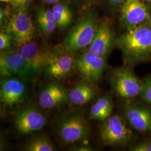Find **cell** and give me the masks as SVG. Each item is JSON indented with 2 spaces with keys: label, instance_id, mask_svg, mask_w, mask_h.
Here are the masks:
<instances>
[{
  "label": "cell",
  "instance_id": "cell-14",
  "mask_svg": "<svg viewBox=\"0 0 151 151\" xmlns=\"http://www.w3.org/2000/svg\"><path fill=\"white\" fill-rule=\"evenodd\" d=\"M39 105L45 109H50L65 105L70 101L68 92L58 83H50L44 87L40 92Z\"/></svg>",
  "mask_w": 151,
  "mask_h": 151
},
{
  "label": "cell",
  "instance_id": "cell-23",
  "mask_svg": "<svg viewBox=\"0 0 151 151\" xmlns=\"http://www.w3.org/2000/svg\"><path fill=\"white\" fill-rule=\"evenodd\" d=\"M130 149L132 151H151V138L142 140Z\"/></svg>",
  "mask_w": 151,
  "mask_h": 151
},
{
  "label": "cell",
  "instance_id": "cell-28",
  "mask_svg": "<svg viewBox=\"0 0 151 151\" xmlns=\"http://www.w3.org/2000/svg\"><path fill=\"white\" fill-rule=\"evenodd\" d=\"M110 1L115 4H119L124 2V0H110Z\"/></svg>",
  "mask_w": 151,
  "mask_h": 151
},
{
  "label": "cell",
  "instance_id": "cell-11",
  "mask_svg": "<svg viewBox=\"0 0 151 151\" xmlns=\"http://www.w3.org/2000/svg\"><path fill=\"white\" fill-rule=\"evenodd\" d=\"M14 123L18 132L27 134L43 129L47 123V119L36 107L27 105L17 112Z\"/></svg>",
  "mask_w": 151,
  "mask_h": 151
},
{
  "label": "cell",
  "instance_id": "cell-27",
  "mask_svg": "<svg viewBox=\"0 0 151 151\" xmlns=\"http://www.w3.org/2000/svg\"><path fill=\"white\" fill-rule=\"evenodd\" d=\"M59 0H47L46 2L50 4H56L58 2Z\"/></svg>",
  "mask_w": 151,
  "mask_h": 151
},
{
  "label": "cell",
  "instance_id": "cell-6",
  "mask_svg": "<svg viewBox=\"0 0 151 151\" xmlns=\"http://www.w3.org/2000/svg\"><path fill=\"white\" fill-rule=\"evenodd\" d=\"M123 118L132 129L140 133H151V107L143 101L127 100L123 108Z\"/></svg>",
  "mask_w": 151,
  "mask_h": 151
},
{
  "label": "cell",
  "instance_id": "cell-1",
  "mask_svg": "<svg viewBox=\"0 0 151 151\" xmlns=\"http://www.w3.org/2000/svg\"><path fill=\"white\" fill-rule=\"evenodd\" d=\"M118 44L128 65L146 61L151 55V26L145 24L127 29Z\"/></svg>",
  "mask_w": 151,
  "mask_h": 151
},
{
  "label": "cell",
  "instance_id": "cell-25",
  "mask_svg": "<svg viewBox=\"0 0 151 151\" xmlns=\"http://www.w3.org/2000/svg\"><path fill=\"white\" fill-rule=\"evenodd\" d=\"M38 19H42L49 21H54L53 11L49 10H42L38 12Z\"/></svg>",
  "mask_w": 151,
  "mask_h": 151
},
{
  "label": "cell",
  "instance_id": "cell-24",
  "mask_svg": "<svg viewBox=\"0 0 151 151\" xmlns=\"http://www.w3.org/2000/svg\"><path fill=\"white\" fill-rule=\"evenodd\" d=\"M53 11L62 16L72 17V14L67 6L62 4H56L52 9Z\"/></svg>",
  "mask_w": 151,
  "mask_h": 151
},
{
  "label": "cell",
  "instance_id": "cell-2",
  "mask_svg": "<svg viewBox=\"0 0 151 151\" xmlns=\"http://www.w3.org/2000/svg\"><path fill=\"white\" fill-rule=\"evenodd\" d=\"M108 78L113 91L120 98L129 100L139 96L142 80L129 66L114 68L109 72Z\"/></svg>",
  "mask_w": 151,
  "mask_h": 151
},
{
  "label": "cell",
  "instance_id": "cell-12",
  "mask_svg": "<svg viewBox=\"0 0 151 151\" xmlns=\"http://www.w3.org/2000/svg\"><path fill=\"white\" fill-rule=\"evenodd\" d=\"M20 78L4 77L1 82V102L6 106L13 107L22 103L27 95V87Z\"/></svg>",
  "mask_w": 151,
  "mask_h": 151
},
{
  "label": "cell",
  "instance_id": "cell-4",
  "mask_svg": "<svg viewBox=\"0 0 151 151\" xmlns=\"http://www.w3.org/2000/svg\"><path fill=\"white\" fill-rule=\"evenodd\" d=\"M100 135L103 144L108 146H128L134 138L132 129L118 115H111L104 122Z\"/></svg>",
  "mask_w": 151,
  "mask_h": 151
},
{
  "label": "cell",
  "instance_id": "cell-17",
  "mask_svg": "<svg viewBox=\"0 0 151 151\" xmlns=\"http://www.w3.org/2000/svg\"><path fill=\"white\" fill-rule=\"evenodd\" d=\"M97 91L93 82L86 81L79 83L68 92L70 102L75 105H85L96 96Z\"/></svg>",
  "mask_w": 151,
  "mask_h": 151
},
{
  "label": "cell",
  "instance_id": "cell-3",
  "mask_svg": "<svg viewBox=\"0 0 151 151\" xmlns=\"http://www.w3.org/2000/svg\"><path fill=\"white\" fill-rule=\"evenodd\" d=\"M57 133L63 142L75 143L88 137L90 128L83 113L76 111L66 114L60 119Z\"/></svg>",
  "mask_w": 151,
  "mask_h": 151
},
{
  "label": "cell",
  "instance_id": "cell-26",
  "mask_svg": "<svg viewBox=\"0 0 151 151\" xmlns=\"http://www.w3.org/2000/svg\"><path fill=\"white\" fill-rule=\"evenodd\" d=\"M73 151H92V147L89 145H83L80 146H76L75 148H73Z\"/></svg>",
  "mask_w": 151,
  "mask_h": 151
},
{
  "label": "cell",
  "instance_id": "cell-20",
  "mask_svg": "<svg viewBox=\"0 0 151 151\" xmlns=\"http://www.w3.org/2000/svg\"><path fill=\"white\" fill-rule=\"evenodd\" d=\"M138 96L142 101L151 107V76L142 79V84Z\"/></svg>",
  "mask_w": 151,
  "mask_h": 151
},
{
  "label": "cell",
  "instance_id": "cell-9",
  "mask_svg": "<svg viewBox=\"0 0 151 151\" xmlns=\"http://www.w3.org/2000/svg\"><path fill=\"white\" fill-rule=\"evenodd\" d=\"M0 71L2 77L16 76L23 80H28L34 76L26 60L19 51L8 50L1 52Z\"/></svg>",
  "mask_w": 151,
  "mask_h": 151
},
{
  "label": "cell",
  "instance_id": "cell-15",
  "mask_svg": "<svg viewBox=\"0 0 151 151\" xmlns=\"http://www.w3.org/2000/svg\"><path fill=\"white\" fill-rule=\"evenodd\" d=\"M50 50L30 42L20 47L19 52L26 60L33 74L35 75L44 69Z\"/></svg>",
  "mask_w": 151,
  "mask_h": 151
},
{
  "label": "cell",
  "instance_id": "cell-31",
  "mask_svg": "<svg viewBox=\"0 0 151 151\" xmlns=\"http://www.w3.org/2000/svg\"><path fill=\"white\" fill-rule=\"evenodd\" d=\"M43 1H45V2H46V1H47V0H43Z\"/></svg>",
  "mask_w": 151,
  "mask_h": 151
},
{
  "label": "cell",
  "instance_id": "cell-10",
  "mask_svg": "<svg viewBox=\"0 0 151 151\" xmlns=\"http://www.w3.org/2000/svg\"><path fill=\"white\" fill-rule=\"evenodd\" d=\"M6 32L12 35L14 41L20 47L31 42L35 28L27 11L17 10L7 22Z\"/></svg>",
  "mask_w": 151,
  "mask_h": 151
},
{
  "label": "cell",
  "instance_id": "cell-19",
  "mask_svg": "<svg viewBox=\"0 0 151 151\" xmlns=\"http://www.w3.org/2000/svg\"><path fill=\"white\" fill-rule=\"evenodd\" d=\"M27 151H53L55 150L54 145L46 135H40L32 137L24 147Z\"/></svg>",
  "mask_w": 151,
  "mask_h": 151
},
{
  "label": "cell",
  "instance_id": "cell-21",
  "mask_svg": "<svg viewBox=\"0 0 151 151\" xmlns=\"http://www.w3.org/2000/svg\"><path fill=\"white\" fill-rule=\"evenodd\" d=\"M14 39L9 32H1L0 33V50L2 52L8 51L10 48Z\"/></svg>",
  "mask_w": 151,
  "mask_h": 151
},
{
  "label": "cell",
  "instance_id": "cell-7",
  "mask_svg": "<svg viewBox=\"0 0 151 151\" xmlns=\"http://www.w3.org/2000/svg\"><path fill=\"white\" fill-rule=\"evenodd\" d=\"M75 68L85 81L96 83L103 77L108 63L105 58L88 50L76 58Z\"/></svg>",
  "mask_w": 151,
  "mask_h": 151
},
{
  "label": "cell",
  "instance_id": "cell-13",
  "mask_svg": "<svg viewBox=\"0 0 151 151\" xmlns=\"http://www.w3.org/2000/svg\"><path fill=\"white\" fill-rule=\"evenodd\" d=\"M122 18L127 29L139 26L150 19L148 8L142 0H124L122 7Z\"/></svg>",
  "mask_w": 151,
  "mask_h": 151
},
{
  "label": "cell",
  "instance_id": "cell-16",
  "mask_svg": "<svg viewBox=\"0 0 151 151\" xmlns=\"http://www.w3.org/2000/svg\"><path fill=\"white\" fill-rule=\"evenodd\" d=\"M114 36L110 25L102 23L98 25L88 50L106 58L113 48Z\"/></svg>",
  "mask_w": 151,
  "mask_h": 151
},
{
  "label": "cell",
  "instance_id": "cell-29",
  "mask_svg": "<svg viewBox=\"0 0 151 151\" xmlns=\"http://www.w3.org/2000/svg\"><path fill=\"white\" fill-rule=\"evenodd\" d=\"M0 1L3 2H10L11 0H0Z\"/></svg>",
  "mask_w": 151,
  "mask_h": 151
},
{
  "label": "cell",
  "instance_id": "cell-5",
  "mask_svg": "<svg viewBox=\"0 0 151 151\" xmlns=\"http://www.w3.org/2000/svg\"><path fill=\"white\" fill-rule=\"evenodd\" d=\"M97 27L94 19L88 16L73 27L63 42L62 47L72 53L89 47L95 36Z\"/></svg>",
  "mask_w": 151,
  "mask_h": 151
},
{
  "label": "cell",
  "instance_id": "cell-8",
  "mask_svg": "<svg viewBox=\"0 0 151 151\" xmlns=\"http://www.w3.org/2000/svg\"><path fill=\"white\" fill-rule=\"evenodd\" d=\"M75 60L73 53L65 50L63 47L60 49L50 50L44 69L45 74L52 79L64 78L75 67Z\"/></svg>",
  "mask_w": 151,
  "mask_h": 151
},
{
  "label": "cell",
  "instance_id": "cell-30",
  "mask_svg": "<svg viewBox=\"0 0 151 151\" xmlns=\"http://www.w3.org/2000/svg\"><path fill=\"white\" fill-rule=\"evenodd\" d=\"M143 1H147V2H150L151 3V0H142Z\"/></svg>",
  "mask_w": 151,
  "mask_h": 151
},
{
  "label": "cell",
  "instance_id": "cell-18",
  "mask_svg": "<svg viewBox=\"0 0 151 151\" xmlns=\"http://www.w3.org/2000/svg\"><path fill=\"white\" fill-rule=\"evenodd\" d=\"M113 99L110 94H105L97 99L90 109L88 119L105 122L111 116L113 110Z\"/></svg>",
  "mask_w": 151,
  "mask_h": 151
},
{
  "label": "cell",
  "instance_id": "cell-22",
  "mask_svg": "<svg viewBox=\"0 0 151 151\" xmlns=\"http://www.w3.org/2000/svg\"><path fill=\"white\" fill-rule=\"evenodd\" d=\"M38 23L42 30L47 34H51L55 31L57 25L55 21H49L37 18Z\"/></svg>",
  "mask_w": 151,
  "mask_h": 151
}]
</instances>
